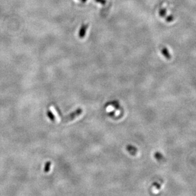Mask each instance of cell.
I'll return each instance as SVG.
<instances>
[{"mask_svg": "<svg viewBox=\"0 0 196 196\" xmlns=\"http://www.w3.org/2000/svg\"><path fill=\"white\" fill-rule=\"evenodd\" d=\"M83 112L82 109H78L76 111H75L74 112L70 114V115H68L67 116L65 117L61 121L63 123H67L69 121H73L74 119H75L76 117H77L78 116H79Z\"/></svg>", "mask_w": 196, "mask_h": 196, "instance_id": "cell-1", "label": "cell"}, {"mask_svg": "<svg viewBox=\"0 0 196 196\" xmlns=\"http://www.w3.org/2000/svg\"><path fill=\"white\" fill-rule=\"evenodd\" d=\"M88 24H84L82 26L80 30L79 31V37H84L86 34L87 28H88Z\"/></svg>", "mask_w": 196, "mask_h": 196, "instance_id": "cell-2", "label": "cell"}, {"mask_svg": "<svg viewBox=\"0 0 196 196\" xmlns=\"http://www.w3.org/2000/svg\"><path fill=\"white\" fill-rule=\"evenodd\" d=\"M161 52H162V55L167 58L168 60H169V59H171V55H170V54H169V51L167 50V48H163L162 49V50H161Z\"/></svg>", "mask_w": 196, "mask_h": 196, "instance_id": "cell-3", "label": "cell"}, {"mask_svg": "<svg viewBox=\"0 0 196 196\" xmlns=\"http://www.w3.org/2000/svg\"><path fill=\"white\" fill-rule=\"evenodd\" d=\"M51 162H50V161L47 162L45 164V173H48L49 171V170H50V168H51Z\"/></svg>", "mask_w": 196, "mask_h": 196, "instance_id": "cell-4", "label": "cell"}, {"mask_svg": "<svg viewBox=\"0 0 196 196\" xmlns=\"http://www.w3.org/2000/svg\"><path fill=\"white\" fill-rule=\"evenodd\" d=\"M166 14V10L165 8H162L161 9V10L159 11V15L161 17H164Z\"/></svg>", "mask_w": 196, "mask_h": 196, "instance_id": "cell-5", "label": "cell"}, {"mask_svg": "<svg viewBox=\"0 0 196 196\" xmlns=\"http://www.w3.org/2000/svg\"><path fill=\"white\" fill-rule=\"evenodd\" d=\"M96 1L98 3H100V4H102V5H104L106 3L105 0H96Z\"/></svg>", "mask_w": 196, "mask_h": 196, "instance_id": "cell-6", "label": "cell"}, {"mask_svg": "<svg viewBox=\"0 0 196 196\" xmlns=\"http://www.w3.org/2000/svg\"><path fill=\"white\" fill-rule=\"evenodd\" d=\"M173 20H174V18H173V17L172 16L168 17V18L166 19V21H167L168 22H171V21H173Z\"/></svg>", "mask_w": 196, "mask_h": 196, "instance_id": "cell-7", "label": "cell"}]
</instances>
